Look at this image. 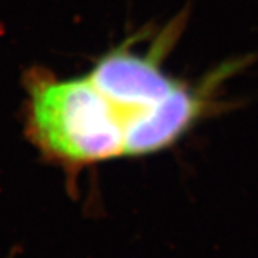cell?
Wrapping results in <instances>:
<instances>
[{
    "instance_id": "obj_1",
    "label": "cell",
    "mask_w": 258,
    "mask_h": 258,
    "mask_svg": "<svg viewBox=\"0 0 258 258\" xmlns=\"http://www.w3.org/2000/svg\"><path fill=\"white\" fill-rule=\"evenodd\" d=\"M23 125L40 158L72 181L88 166L125 157L123 126L89 75L57 78L43 68L25 75Z\"/></svg>"
},
{
    "instance_id": "obj_2",
    "label": "cell",
    "mask_w": 258,
    "mask_h": 258,
    "mask_svg": "<svg viewBox=\"0 0 258 258\" xmlns=\"http://www.w3.org/2000/svg\"><path fill=\"white\" fill-rule=\"evenodd\" d=\"M88 75L116 109L122 126L178 85L161 71L154 52L139 55L131 49V40L101 56Z\"/></svg>"
},
{
    "instance_id": "obj_3",
    "label": "cell",
    "mask_w": 258,
    "mask_h": 258,
    "mask_svg": "<svg viewBox=\"0 0 258 258\" xmlns=\"http://www.w3.org/2000/svg\"><path fill=\"white\" fill-rule=\"evenodd\" d=\"M203 109V96L178 83L162 101L123 126L125 157L152 155L174 145L200 119Z\"/></svg>"
}]
</instances>
